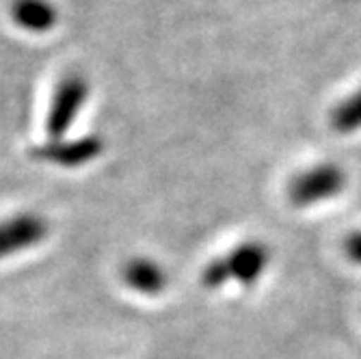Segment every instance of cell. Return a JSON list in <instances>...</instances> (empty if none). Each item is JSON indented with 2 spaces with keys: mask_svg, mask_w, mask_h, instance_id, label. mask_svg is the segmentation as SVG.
Returning a JSON list of instances; mask_svg holds the SVG:
<instances>
[{
  "mask_svg": "<svg viewBox=\"0 0 361 359\" xmlns=\"http://www.w3.org/2000/svg\"><path fill=\"white\" fill-rule=\"evenodd\" d=\"M346 186V174L334 162L320 165L294 176L288 186V197L294 206L310 208L340 195Z\"/></svg>",
  "mask_w": 361,
  "mask_h": 359,
  "instance_id": "cell-1",
  "label": "cell"
},
{
  "mask_svg": "<svg viewBox=\"0 0 361 359\" xmlns=\"http://www.w3.org/2000/svg\"><path fill=\"white\" fill-rule=\"evenodd\" d=\"M87 95H89V83L78 74H70L59 83L46 119V130L50 139L65 137V133L76 121L78 111L85 107Z\"/></svg>",
  "mask_w": 361,
  "mask_h": 359,
  "instance_id": "cell-2",
  "label": "cell"
},
{
  "mask_svg": "<svg viewBox=\"0 0 361 359\" xmlns=\"http://www.w3.org/2000/svg\"><path fill=\"white\" fill-rule=\"evenodd\" d=\"M48 221L35 212H20L0 221V260L37 247L48 238Z\"/></svg>",
  "mask_w": 361,
  "mask_h": 359,
  "instance_id": "cell-3",
  "label": "cell"
},
{
  "mask_svg": "<svg viewBox=\"0 0 361 359\" xmlns=\"http://www.w3.org/2000/svg\"><path fill=\"white\" fill-rule=\"evenodd\" d=\"M104 141L100 137H80V139H50L48 143L35 145L30 150V156L42 162H50L56 167H82L87 162L102 156Z\"/></svg>",
  "mask_w": 361,
  "mask_h": 359,
  "instance_id": "cell-4",
  "label": "cell"
},
{
  "mask_svg": "<svg viewBox=\"0 0 361 359\" xmlns=\"http://www.w3.org/2000/svg\"><path fill=\"white\" fill-rule=\"evenodd\" d=\"M225 260L229 273H232V279L240 281L243 286H251L264 275L271 262V251L259 241H245L236 245Z\"/></svg>",
  "mask_w": 361,
  "mask_h": 359,
  "instance_id": "cell-5",
  "label": "cell"
},
{
  "mask_svg": "<svg viewBox=\"0 0 361 359\" xmlns=\"http://www.w3.org/2000/svg\"><path fill=\"white\" fill-rule=\"evenodd\" d=\"M121 277L130 290L145 297H156L167 288V273L152 257H133L123 264Z\"/></svg>",
  "mask_w": 361,
  "mask_h": 359,
  "instance_id": "cell-6",
  "label": "cell"
},
{
  "mask_svg": "<svg viewBox=\"0 0 361 359\" xmlns=\"http://www.w3.org/2000/svg\"><path fill=\"white\" fill-rule=\"evenodd\" d=\"M11 16L16 24L28 32H48L59 22V11L52 0H13Z\"/></svg>",
  "mask_w": 361,
  "mask_h": 359,
  "instance_id": "cell-7",
  "label": "cell"
},
{
  "mask_svg": "<svg viewBox=\"0 0 361 359\" xmlns=\"http://www.w3.org/2000/svg\"><path fill=\"white\" fill-rule=\"evenodd\" d=\"M331 123L338 133H344V135L357 133L361 128V91L353 93L348 100L336 107L331 115Z\"/></svg>",
  "mask_w": 361,
  "mask_h": 359,
  "instance_id": "cell-8",
  "label": "cell"
},
{
  "mask_svg": "<svg viewBox=\"0 0 361 359\" xmlns=\"http://www.w3.org/2000/svg\"><path fill=\"white\" fill-rule=\"evenodd\" d=\"M229 279H232V273H229V267H227V260L225 257H214L210 262L204 267L202 271V284L208 288V290H216V288H223Z\"/></svg>",
  "mask_w": 361,
  "mask_h": 359,
  "instance_id": "cell-9",
  "label": "cell"
},
{
  "mask_svg": "<svg viewBox=\"0 0 361 359\" xmlns=\"http://www.w3.org/2000/svg\"><path fill=\"white\" fill-rule=\"evenodd\" d=\"M344 253L350 260L353 264H361V230L353 232L346 241H344Z\"/></svg>",
  "mask_w": 361,
  "mask_h": 359,
  "instance_id": "cell-10",
  "label": "cell"
}]
</instances>
